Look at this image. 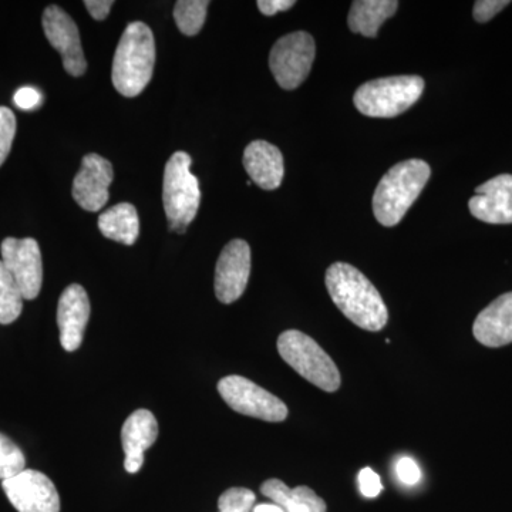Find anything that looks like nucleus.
Instances as JSON below:
<instances>
[{"instance_id": "nucleus-1", "label": "nucleus", "mask_w": 512, "mask_h": 512, "mask_svg": "<svg viewBox=\"0 0 512 512\" xmlns=\"http://www.w3.org/2000/svg\"><path fill=\"white\" fill-rule=\"evenodd\" d=\"M326 288L339 311L360 329L379 332L389 311L375 285L355 266L336 262L326 271Z\"/></svg>"}, {"instance_id": "nucleus-2", "label": "nucleus", "mask_w": 512, "mask_h": 512, "mask_svg": "<svg viewBox=\"0 0 512 512\" xmlns=\"http://www.w3.org/2000/svg\"><path fill=\"white\" fill-rule=\"evenodd\" d=\"M156 64V42L146 23L133 22L124 30L111 69V80L124 97H136L151 82Z\"/></svg>"}, {"instance_id": "nucleus-3", "label": "nucleus", "mask_w": 512, "mask_h": 512, "mask_svg": "<svg viewBox=\"0 0 512 512\" xmlns=\"http://www.w3.org/2000/svg\"><path fill=\"white\" fill-rule=\"evenodd\" d=\"M431 174L423 160H407L393 165L376 187L373 212L384 227H394L419 198Z\"/></svg>"}, {"instance_id": "nucleus-4", "label": "nucleus", "mask_w": 512, "mask_h": 512, "mask_svg": "<svg viewBox=\"0 0 512 512\" xmlns=\"http://www.w3.org/2000/svg\"><path fill=\"white\" fill-rule=\"evenodd\" d=\"M191 164V157L187 153L177 151L165 165L164 210L170 228L178 234L187 231L200 208V183L191 173Z\"/></svg>"}, {"instance_id": "nucleus-5", "label": "nucleus", "mask_w": 512, "mask_h": 512, "mask_svg": "<svg viewBox=\"0 0 512 512\" xmlns=\"http://www.w3.org/2000/svg\"><path fill=\"white\" fill-rule=\"evenodd\" d=\"M424 80L420 76H394L372 80L356 90V109L367 117L392 119L420 100Z\"/></svg>"}, {"instance_id": "nucleus-6", "label": "nucleus", "mask_w": 512, "mask_h": 512, "mask_svg": "<svg viewBox=\"0 0 512 512\" xmlns=\"http://www.w3.org/2000/svg\"><path fill=\"white\" fill-rule=\"evenodd\" d=\"M278 352L298 375L323 392L339 389L342 379L338 366L311 336L295 329L286 330L278 338Z\"/></svg>"}, {"instance_id": "nucleus-7", "label": "nucleus", "mask_w": 512, "mask_h": 512, "mask_svg": "<svg viewBox=\"0 0 512 512\" xmlns=\"http://www.w3.org/2000/svg\"><path fill=\"white\" fill-rule=\"evenodd\" d=\"M218 393L232 410L254 419L281 423L288 417V407L275 394L262 389L247 377L232 375L218 382Z\"/></svg>"}, {"instance_id": "nucleus-8", "label": "nucleus", "mask_w": 512, "mask_h": 512, "mask_svg": "<svg viewBox=\"0 0 512 512\" xmlns=\"http://www.w3.org/2000/svg\"><path fill=\"white\" fill-rule=\"evenodd\" d=\"M315 53V40L309 33L281 37L269 55V67L279 86L285 90L298 89L311 73Z\"/></svg>"}, {"instance_id": "nucleus-9", "label": "nucleus", "mask_w": 512, "mask_h": 512, "mask_svg": "<svg viewBox=\"0 0 512 512\" xmlns=\"http://www.w3.org/2000/svg\"><path fill=\"white\" fill-rule=\"evenodd\" d=\"M2 262L15 279L26 301L36 299L43 284V261L33 238H6L0 247Z\"/></svg>"}, {"instance_id": "nucleus-10", "label": "nucleus", "mask_w": 512, "mask_h": 512, "mask_svg": "<svg viewBox=\"0 0 512 512\" xmlns=\"http://www.w3.org/2000/svg\"><path fill=\"white\" fill-rule=\"evenodd\" d=\"M2 488L16 511L60 512L56 485L40 471H22L18 476L2 481Z\"/></svg>"}, {"instance_id": "nucleus-11", "label": "nucleus", "mask_w": 512, "mask_h": 512, "mask_svg": "<svg viewBox=\"0 0 512 512\" xmlns=\"http://www.w3.org/2000/svg\"><path fill=\"white\" fill-rule=\"evenodd\" d=\"M251 275V248L242 239H234L222 249L215 268V295L231 305L244 295Z\"/></svg>"}, {"instance_id": "nucleus-12", "label": "nucleus", "mask_w": 512, "mask_h": 512, "mask_svg": "<svg viewBox=\"0 0 512 512\" xmlns=\"http://www.w3.org/2000/svg\"><path fill=\"white\" fill-rule=\"evenodd\" d=\"M42 23L50 45L62 56L64 70L74 77L83 76L87 62L74 20L62 8L52 5L43 13Z\"/></svg>"}, {"instance_id": "nucleus-13", "label": "nucleus", "mask_w": 512, "mask_h": 512, "mask_svg": "<svg viewBox=\"0 0 512 512\" xmlns=\"http://www.w3.org/2000/svg\"><path fill=\"white\" fill-rule=\"evenodd\" d=\"M114 180L113 165L99 154L83 157L82 168L74 178L73 198L83 210L100 211L109 201V188Z\"/></svg>"}, {"instance_id": "nucleus-14", "label": "nucleus", "mask_w": 512, "mask_h": 512, "mask_svg": "<svg viewBox=\"0 0 512 512\" xmlns=\"http://www.w3.org/2000/svg\"><path fill=\"white\" fill-rule=\"evenodd\" d=\"M90 312H92V306L83 286L79 284L67 286L57 306L60 343L66 352H74L82 346Z\"/></svg>"}, {"instance_id": "nucleus-15", "label": "nucleus", "mask_w": 512, "mask_h": 512, "mask_svg": "<svg viewBox=\"0 0 512 512\" xmlns=\"http://www.w3.org/2000/svg\"><path fill=\"white\" fill-rule=\"evenodd\" d=\"M471 215L487 224H512V174H501L476 188Z\"/></svg>"}, {"instance_id": "nucleus-16", "label": "nucleus", "mask_w": 512, "mask_h": 512, "mask_svg": "<svg viewBox=\"0 0 512 512\" xmlns=\"http://www.w3.org/2000/svg\"><path fill=\"white\" fill-rule=\"evenodd\" d=\"M158 423L150 410H136L124 421L121 429V444H123L124 468L127 473L137 474L144 464V453L156 443Z\"/></svg>"}, {"instance_id": "nucleus-17", "label": "nucleus", "mask_w": 512, "mask_h": 512, "mask_svg": "<svg viewBox=\"0 0 512 512\" xmlns=\"http://www.w3.org/2000/svg\"><path fill=\"white\" fill-rule=\"evenodd\" d=\"M244 167L252 183L262 190H276L284 181V156L278 147L268 141H252L245 148Z\"/></svg>"}, {"instance_id": "nucleus-18", "label": "nucleus", "mask_w": 512, "mask_h": 512, "mask_svg": "<svg viewBox=\"0 0 512 512\" xmlns=\"http://www.w3.org/2000/svg\"><path fill=\"white\" fill-rule=\"evenodd\" d=\"M473 333L477 342L487 348L512 343V292L504 293L478 313Z\"/></svg>"}, {"instance_id": "nucleus-19", "label": "nucleus", "mask_w": 512, "mask_h": 512, "mask_svg": "<svg viewBox=\"0 0 512 512\" xmlns=\"http://www.w3.org/2000/svg\"><path fill=\"white\" fill-rule=\"evenodd\" d=\"M261 493L284 512H326V503L312 488H289L284 481L271 478L261 485Z\"/></svg>"}, {"instance_id": "nucleus-20", "label": "nucleus", "mask_w": 512, "mask_h": 512, "mask_svg": "<svg viewBox=\"0 0 512 512\" xmlns=\"http://www.w3.org/2000/svg\"><path fill=\"white\" fill-rule=\"evenodd\" d=\"M399 8L396 0H356L349 12V28L353 33L376 37L380 26L392 18Z\"/></svg>"}, {"instance_id": "nucleus-21", "label": "nucleus", "mask_w": 512, "mask_h": 512, "mask_svg": "<svg viewBox=\"0 0 512 512\" xmlns=\"http://www.w3.org/2000/svg\"><path fill=\"white\" fill-rule=\"evenodd\" d=\"M99 229L104 237L124 245L136 244L140 221L136 207L128 202L114 205L99 217Z\"/></svg>"}, {"instance_id": "nucleus-22", "label": "nucleus", "mask_w": 512, "mask_h": 512, "mask_svg": "<svg viewBox=\"0 0 512 512\" xmlns=\"http://www.w3.org/2000/svg\"><path fill=\"white\" fill-rule=\"evenodd\" d=\"M22 291L0 259V325H10L23 311Z\"/></svg>"}, {"instance_id": "nucleus-23", "label": "nucleus", "mask_w": 512, "mask_h": 512, "mask_svg": "<svg viewBox=\"0 0 512 512\" xmlns=\"http://www.w3.org/2000/svg\"><path fill=\"white\" fill-rule=\"evenodd\" d=\"M207 0H180L175 3L174 20L178 29L185 36H195L200 33L207 18Z\"/></svg>"}, {"instance_id": "nucleus-24", "label": "nucleus", "mask_w": 512, "mask_h": 512, "mask_svg": "<svg viewBox=\"0 0 512 512\" xmlns=\"http://www.w3.org/2000/svg\"><path fill=\"white\" fill-rule=\"evenodd\" d=\"M26 470V458L18 444L0 433V480L18 476Z\"/></svg>"}, {"instance_id": "nucleus-25", "label": "nucleus", "mask_w": 512, "mask_h": 512, "mask_svg": "<svg viewBox=\"0 0 512 512\" xmlns=\"http://www.w3.org/2000/svg\"><path fill=\"white\" fill-rule=\"evenodd\" d=\"M255 500V494L248 488H228L218 500V512H251L254 510Z\"/></svg>"}, {"instance_id": "nucleus-26", "label": "nucleus", "mask_w": 512, "mask_h": 512, "mask_svg": "<svg viewBox=\"0 0 512 512\" xmlns=\"http://www.w3.org/2000/svg\"><path fill=\"white\" fill-rule=\"evenodd\" d=\"M16 134L15 113L8 107H0V167L5 163Z\"/></svg>"}, {"instance_id": "nucleus-27", "label": "nucleus", "mask_w": 512, "mask_h": 512, "mask_svg": "<svg viewBox=\"0 0 512 512\" xmlns=\"http://www.w3.org/2000/svg\"><path fill=\"white\" fill-rule=\"evenodd\" d=\"M510 0H478L474 3L473 16L478 23H487L510 5Z\"/></svg>"}, {"instance_id": "nucleus-28", "label": "nucleus", "mask_w": 512, "mask_h": 512, "mask_svg": "<svg viewBox=\"0 0 512 512\" xmlns=\"http://www.w3.org/2000/svg\"><path fill=\"white\" fill-rule=\"evenodd\" d=\"M359 487L362 494L367 498H376L377 495L382 493L383 485L382 481H380V477L377 476L375 471L372 468L366 467L363 468L359 473Z\"/></svg>"}, {"instance_id": "nucleus-29", "label": "nucleus", "mask_w": 512, "mask_h": 512, "mask_svg": "<svg viewBox=\"0 0 512 512\" xmlns=\"http://www.w3.org/2000/svg\"><path fill=\"white\" fill-rule=\"evenodd\" d=\"M13 103L19 107L20 110H36L37 107L42 106L43 96L35 87H22L13 97Z\"/></svg>"}, {"instance_id": "nucleus-30", "label": "nucleus", "mask_w": 512, "mask_h": 512, "mask_svg": "<svg viewBox=\"0 0 512 512\" xmlns=\"http://www.w3.org/2000/svg\"><path fill=\"white\" fill-rule=\"evenodd\" d=\"M397 477L406 485H416L421 480V471L416 461L410 457L400 458L397 463Z\"/></svg>"}, {"instance_id": "nucleus-31", "label": "nucleus", "mask_w": 512, "mask_h": 512, "mask_svg": "<svg viewBox=\"0 0 512 512\" xmlns=\"http://www.w3.org/2000/svg\"><path fill=\"white\" fill-rule=\"evenodd\" d=\"M256 5L262 15L274 16L276 13L291 9L295 6V2L293 0H259Z\"/></svg>"}, {"instance_id": "nucleus-32", "label": "nucleus", "mask_w": 512, "mask_h": 512, "mask_svg": "<svg viewBox=\"0 0 512 512\" xmlns=\"http://www.w3.org/2000/svg\"><path fill=\"white\" fill-rule=\"evenodd\" d=\"M113 5L114 2H111V0H86V2H84V6L89 10L93 19L96 20L106 19Z\"/></svg>"}, {"instance_id": "nucleus-33", "label": "nucleus", "mask_w": 512, "mask_h": 512, "mask_svg": "<svg viewBox=\"0 0 512 512\" xmlns=\"http://www.w3.org/2000/svg\"><path fill=\"white\" fill-rule=\"evenodd\" d=\"M252 512H284L279 505L274 503L271 504H259L255 505L254 510Z\"/></svg>"}]
</instances>
